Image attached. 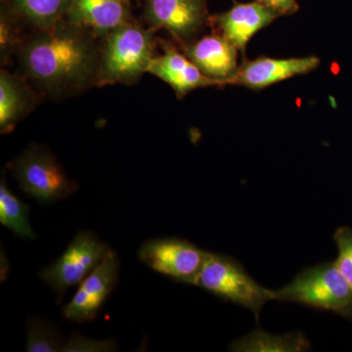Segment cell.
<instances>
[{
  "label": "cell",
  "instance_id": "cell-2",
  "mask_svg": "<svg viewBox=\"0 0 352 352\" xmlns=\"http://www.w3.org/2000/svg\"><path fill=\"white\" fill-rule=\"evenodd\" d=\"M153 30L129 21L104 38L97 85L136 82L154 59Z\"/></svg>",
  "mask_w": 352,
  "mask_h": 352
},
{
  "label": "cell",
  "instance_id": "cell-22",
  "mask_svg": "<svg viewBox=\"0 0 352 352\" xmlns=\"http://www.w3.org/2000/svg\"><path fill=\"white\" fill-rule=\"evenodd\" d=\"M21 41H18L17 32L7 11L2 9L1 22H0V45H1V56L7 57L11 51L17 50Z\"/></svg>",
  "mask_w": 352,
  "mask_h": 352
},
{
  "label": "cell",
  "instance_id": "cell-13",
  "mask_svg": "<svg viewBox=\"0 0 352 352\" xmlns=\"http://www.w3.org/2000/svg\"><path fill=\"white\" fill-rule=\"evenodd\" d=\"M163 54L155 56L148 73L168 83L179 98L192 90L210 87H222L208 78L182 51L170 43H164Z\"/></svg>",
  "mask_w": 352,
  "mask_h": 352
},
{
  "label": "cell",
  "instance_id": "cell-21",
  "mask_svg": "<svg viewBox=\"0 0 352 352\" xmlns=\"http://www.w3.org/2000/svg\"><path fill=\"white\" fill-rule=\"evenodd\" d=\"M118 347L116 340H91L74 333L66 340L62 352H113L117 351Z\"/></svg>",
  "mask_w": 352,
  "mask_h": 352
},
{
  "label": "cell",
  "instance_id": "cell-15",
  "mask_svg": "<svg viewBox=\"0 0 352 352\" xmlns=\"http://www.w3.org/2000/svg\"><path fill=\"white\" fill-rule=\"evenodd\" d=\"M36 104V97L20 76L2 69L0 74V131L10 133Z\"/></svg>",
  "mask_w": 352,
  "mask_h": 352
},
{
  "label": "cell",
  "instance_id": "cell-11",
  "mask_svg": "<svg viewBox=\"0 0 352 352\" xmlns=\"http://www.w3.org/2000/svg\"><path fill=\"white\" fill-rule=\"evenodd\" d=\"M182 51L208 78L221 85H232L239 69L238 50L221 34L182 43Z\"/></svg>",
  "mask_w": 352,
  "mask_h": 352
},
{
  "label": "cell",
  "instance_id": "cell-17",
  "mask_svg": "<svg viewBox=\"0 0 352 352\" xmlns=\"http://www.w3.org/2000/svg\"><path fill=\"white\" fill-rule=\"evenodd\" d=\"M11 3L16 12L43 30L67 19L72 0H11Z\"/></svg>",
  "mask_w": 352,
  "mask_h": 352
},
{
  "label": "cell",
  "instance_id": "cell-19",
  "mask_svg": "<svg viewBox=\"0 0 352 352\" xmlns=\"http://www.w3.org/2000/svg\"><path fill=\"white\" fill-rule=\"evenodd\" d=\"M65 342L57 326L38 316L27 319V351L62 352Z\"/></svg>",
  "mask_w": 352,
  "mask_h": 352
},
{
  "label": "cell",
  "instance_id": "cell-7",
  "mask_svg": "<svg viewBox=\"0 0 352 352\" xmlns=\"http://www.w3.org/2000/svg\"><path fill=\"white\" fill-rule=\"evenodd\" d=\"M210 252L180 238H155L146 241L138 258L155 272L178 283L192 285L203 270Z\"/></svg>",
  "mask_w": 352,
  "mask_h": 352
},
{
  "label": "cell",
  "instance_id": "cell-16",
  "mask_svg": "<svg viewBox=\"0 0 352 352\" xmlns=\"http://www.w3.org/2000/svg\"><path fill=\"white\" fill-rule=\"evenodd\" d=\"M233 352H302L311 351V342L302 333L271 335L265 331H254L229 346Z\"/></svg>",
  "mask_w": 352,
  "mask_h": 352
},
{
  "label": "cell",
  "instance_id": "cell-9",
  "mask_svg": "<svg viewBox=\"0 0 352 352\" xmlns=\"http://www.w3.org/2000/svg\"><path fill=\"white\" fill-rule=\"evenodd\" d=\"M144 17L150 29L166 30L182 43L210 20L207 0H147Z\"/></svg>",
  "mask_w": 352,
  "mask_h": 352
},
{
  "label": "cell",
  "instance_id": "cell-23",
  "mask_svg": "<svg viewBox=\"0 0 352 352\" xmlns=\"http://www.w3.org/2000/svg\"><path fill=\"white\" fill-rule=\"evenodd\" d=\"M256 1L270 7L280 16L294 15L300 9L296 0H256Z\"/></svg>",
  "mask_w": 352,
  "mask_h": 352
},
{
  "label": "cell",
  "instance_id": "cell-6",
  "mask_svg": "<svg viewBox=\"0 0 352 352\" xmlns=\"http://www.w3.org/2000/svg\"><path fill=\"white\" fill-rule=\"evenodd\" d=\"M111 248L91 231H80L66 251L41 271L39 277L58 296L78 286L100 264Z\"/></svg>",
  "mask_w": 352,
  "mask_h": 352
},
{
  "label": "cell",
  "instance_id": "cell-18",
  "mask_svg": "<svg viewBox=\"0 0 352 352\" xmlns=\"http://www.w3.org/2000/svg\"><path fill=\"white\" fill-rule=\"evenodd\" d=\"M29 206L8 188L6 180L0 183V223L23 239L34 240L36 233L29 220Z\"/></svg>",
  "mask_w": 352,
  "mask_h": 352
},
{
  "label": "cell",
  "instance_id": "cell-10",
  "mask_svg": "<svg viewBox=\"0 0 352 352\" xmlns=\"http://www.w3.org/2000/svg\"><path fill=\"white\" fill-rule=\"evenodd\" d=\"M320 60L316 56L288 58L259 57L245 59L238 69L232 85L252 90H261L294 76L307 75L318 68Z\"/></svg>",
  "mask_w": 352,
  "mask_h": 352
},
{
  "label": "cell",
  "instance_id": "cell-1",
  "mask_svg": "<svg viewBox=\"0 0 352 352\" xmlns=\"http://www.w3.org/2000/svg\"><path fill=\"white\" fill-rule=\"evenodd\" d=\"M94 34L68 20L38 30L16 50L24 75L46 94L67 96L97 85L101 47Z\"/></svg>",
  "mask_w": 352,
  "mask_h": 352
},
{
  "label": "cell",
  "instance_id": "cell-4",
  "mask_svg": "<svg viewBox=\"0 0 352 352\" xmlns=\"http://www.w3.org/2000/svg\"><path fill=\"white\" fill-rule=\"evenodd\" d=\"M193 286L223 300L251 310L258 321L265 303L273 300L272 289L264 288L232 256L210 252Z\"/></svg>",
  "mask_w": 352,
  "mask_h": 352
},
{
  "label": "cell",
  "instance_id": "cell-8",
  "mask_svg": "<svg viewBox=\"0 0 352 352\" xmlns=\"http://www.w3.org/2000/svg\"><path fill=\"white\" fill-rule=\"evenodd\" d=\"M120 261L117 252L109 250L100 264L78 285L75 296L63 308L66 320L94 321L109 296L117 288Z\"/></svg>",
  "mask_w": 352,
  "mask_h": 352
},
{
  "label": "cell",
  "instance_id": "cell-20",
  "mask_svg": "<svg viewBox=\"0 0 352 352\" xmlns=\"http://www.w3.org/2000/svg\"><path fill=\"white\" fill-rule=\"evenodd\" d=\"M333 241L338 247V258L336 264L342 274L352 286V228L342 226L333 234Z\"/></svg>",
  "mask_w": 352,
  "mask_h": 352
},
{
  "label": "cell",
  "instance_id": "cell-14",
  "mask_svg": "<svg viewBox=\"0 0 352 352\" xmlns=\"http://www.w3.org/2000/svg\"><path fill=\"white\" fill-rule=\"evenodd\" d=\"M67 20L87 30L97 38H105L131 21L129 0H72Z\"/></svg>",
  "mask_w": 352,
  "mask_h": 352
},
{
  "label": "cell",
  "instance_id": "cell-3",
  "mask_svg": "<svg viewBox=\"0 0 352 352\" xmlns=\"http://www.w3.org/2000/svg\"><path fill=\"white\" fill-rule=\"evenodd\" d=\"M272 298L333 312L352 321V286L335 261L305 268L291 283L272 289Z\"/></svg>",
  "mask_w": 352,
  "mask_h": 352
},
{
  "label": "cell",
  "instance_id": "cell-12",
  "mask_svg": "<svg viewBox=\"0 0 352 352\" xmlns=\"http://www.w3.org/2000/svg\"><path fill=\"white\" fill-rule=\"evenodd\" d=\"M279 17L270 7L254 1L236 3L230 10L217 14L210 21L219 34L244 52L252 36Z\"/></svg>",
  "mask_w": 352,
  "mask_h": 352
},
{
  "label": "cell",
  "instance_id": "cell-5",
  "mask_svg": "<svg viewBox=\"0 0 352 352\" xmlns=\"http://www.w3.org/2000/svg\"><path fill=\"white\" fill-rule=\"evenodd\" d=\"M8 168L21 190L43 205L66 200L78 190V183L69 177L54 155L44 146H30Z\"/></svg>",
  "mask_w": 352,
  "mask_h": 352
}]
</instances>
